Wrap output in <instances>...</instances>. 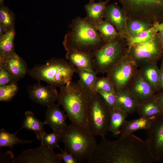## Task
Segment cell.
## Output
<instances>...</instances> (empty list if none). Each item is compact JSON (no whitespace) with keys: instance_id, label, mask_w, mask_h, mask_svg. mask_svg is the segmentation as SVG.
I'll list each match as a JSON object with an SVG mask.
<instances>
[{"instance_id":"32","label":"cell","mask_w":163,"mask_h":163,"mask_svg":"<svg viewBox=\"0 0 163 163\" xmlns=\"http://www.w3.org/2000/svg\"><path fill=\"white\" fill-rule=\"evenodd\" d=\"M126 24L128 31L131 37L136 36L153 26L140 21L132 19H127Z\"/></svg>"},{"instance_id":"23","label":"cell","mask_w":163,"mask_h":163,"mask_svg":"<svg viewBox=\"0 0 163 163\" xmlns=\"http://www.w3.org/2000/svg\"><path fill=\"white\" fill-rule=\"evenodd\" d=\"M153 118L140 116L139 118L129 121L126 120L120 128V135L133 133L140 129L147 130L150 127Z\"/></svg>"},{"instance_id":"19","label":"cell","mask_w":163,"mask_h":163,"mask_svg":"<svg viewBox=\"0 0 163 163\" xmlns=\"http://www.w3.org/2000/svg\"><path fill=\"white\" fill-rule=\"evenodd\" d=\"M157 62L151 61L145 63L140 66L138 69L142 77L156 93L158 92V82L161 72Z\"/></svg>"},{"instance_id":"14","label":"cell","mask_w":163,"mask_h":163,"mask_svg":"<svg viewBox=\"0 0 163 163\" xmlns=\"http://www.w3.org/2000/svg\"><path fill=\"white\" fill-rule=\"evenodd\" d=\"M104 18L115 28L120 35L126 40L131 37L127 27V18L124 12L116 3L107 5Z\"/></svg>"},{"instance_id":"8","label":"cell","mask_w":163,"mask_h":163,"mask_svg":"<svg viewBox=\"0 0 163 163\" xmlns=\"http://www.w3.org/2000/svg\"><path fill=\"white\" fill-rule=\"evenodd\" d=\"M111 109L95 90L90 94L87 112L88 128L94 136L103 138L109 131Z\"/></svg>"},{"instance_id":"10","label":"cell","mask_w":163,"mask_h":163,"mask_svg":"<svg viewBox=\"0 0 163 163\" xmlns=\"http://www.w3.org/2000/svg\"><path fill=\"white\" fill-rule=\"evenodd\" d=\"M163 49L156 34L146 41L128 47L127 53L138 67L150 62L157 61L163 55Z\"/></svg>"},{"instance_id":"22","label":"cell","mask_w":163,"mask_h":163,"mask_svg":"<svg viewBox=\"0 0 163 163\" xmlns=\"http://www.w3.org/2000/svg\"><path fill=\"white\" fill-rule=\"evenodd\" d=\"M16 34L14 27L0 36V61L16 53L14 44Z\"/></svg>"},{"instance_id":"42","label":"cell","mask_w":163,"mask_h":163,"mask_svg":"<svg viewBox=\"0 0 163 163\" xmlns=\"http://www.w3.org/2000/svg\"><path fill=\"white\" fill-rule=\"evenodd\" d=\"M157 36L159 42L163 48V30L157 32Z\"/></svg>"},{"instance_id":"44","label":"cell","mask_w":163,"mask_h":163,"mask_svg":"<svg viewBox=\"0 0 163 163\" xmlns=\"http://www.w3.org/2000/svg\"><path fill=\"white\" fill-rule=\"evenodd\" d=\"M160 69L161 72H163V58L162 59Z\"/></svg>"},{"instance_id":"35","label":"cell","mask_w":163,"mask_h":163,"mask_svg":"<svg viewBox=\"0 0 163 163\" xmlns=\"http://www.w3.org/2000/svg\"><path fill=\"white\" fill-rule=\"evenodd\" d=\"M94 89L95 91L115 92L112 83L107 77H97L95 84Z\"/></svg>"},{"instance_id":"15","label":"cell","mask_w":163,"mask_h":163,"mask_svg":"<svg viewBox=\"0 0 163 163\" xmlns=\"http://www.w3.org/2000/svg\"><path fill=\"white\" fill-rule=\"evenodd\" d=\"M139 104L154 98L157 93L143 78L138 70L127 88Z\"/></svg>"},{"instance_id":"27","label":"cell","mask_w":163,"mask_h":163,"mask_svg":"<svg viewBox=\"0 0 163 163\" xmlns=\"http://www.w3.org/2000/svg\"><path fill=\"white\" fill-rule=\"evenodd\" d=\"M25 117L22 127V128L33 131L37 135L44 131V126L46 125L44 121L38 119L33 113L31 111H27L24 113Z\"/></svg>"},{"instance_id":"26","label":"cell","mask_w":163,"mask_h":163,"mask_svg":"<svg viewBox=\"0 0 163 163\" xmlns=\"http://www.w3.org/2000/svg\"><path fill=\"white\" fill-rule=\"evenodd\" d=\"M19 130L14 133H11L2 129L0 131V149L7 147L12 150L14 146L17 144L30 143L32 142L31 140H25L18 138L17 134Z\"/></svg>"},{"instance_id":"11","label":"cell","mask_w":163,"mask_h":163,"mask_svg":"<svg viewBox=\"0 0 163 163\" xmlns=\"http://www.w3.org/2000/svg\"><path fill=\"white\" fill-rule=\"evenodd\" d=\"M145 142L153 162L163 158V114L153 117Z\"/></svg>"},{"instance_id":"18","label":"cell","mask_w":163,"mask_h":163,"mask_svg":"<svg viewBox=\"0 0 163 163\" xmlns=\"http://www.w3.org/2000/svg\"><path fill=\"white\" fill-rule=\"evenodd\" d=\"M66 57L69 62L77 69L95 71L93 66V55L92 53L70 50L67 51Z\"/></svg>"},{"instance_id":"12","label":"cell","mask_w":163,"mask_h":163,"mask_svg":"<svg viewBox=\"0 0 163 163\" xmlns=\"http://www.w3.org/2000/svg\"><path fill=\"white\" fill-rule=\"evenodd\" d=\"M61 154L41 145L35 149L23 151L14 158L12 163H61Z\"/></svg>"},{"instance_id":"7","label":"cell","mask_w":163,"mask_h":163,"mask_svg":"<svg viewBox=\"0 0 163 163\" xmlns=\"http://www.w3.org/2000/svg\"><path fill=\"white\" fill-rule=\"evenodd\" d=\"M125 38L119 35L111 40L93 53V66L97 74L106 73L127 54Z\"/></svg>"},{"instance_id":"38","label":"cell","mask_w":163,"mask_h":163,"mask_svg":"<svg viewBox=\"0 0 163 163\" xmlns=\"http://www.w3.org/2000/svg\"><path fill=\"white\" fill-rule=\"evenodd\" d=\"M61 151L60 153L62 160L66 163H77L78 161L67 149L65 148L64 150L61 148L59 149Z\"/></svg>"},{"instance_id":"2","label":"cell","mask_w":163,"mask_h":163,"mask_svg":"<svg viewBox=\"0 0 163 163\" xmlns=\"http://www.w3.org/2000/svg\"><path fill=\"white\" fill-rule=\"evenodd\" d=\"M59 88L57 101L63 107L71 123L88 128V105L91 91L79 81H72Z\"/></svg>"},{"instance_id":"29","label":"cell","mask_w":163,"mask_h":163,"mask_svg":"<svg viewBox=\"0 0 163 163\" xmlns=\"http://www.w3.org/2000/svg\"><path fill=\"white\" fill-rule=\"evenodd\" d=\"M36 137L40 141L41 145L52 149L60 148L59 143L61 141V132L53 131L48 134L43 131L37 135Z\"/></svg>"},{"instance_id":"28","label":"cell","mask_w":163,"mask_h":163,"mask_svg":"<svg viewBox=\"0 0 163 163\" xmlns=\"http://www.w3.org/2000/svg\"><path fill=\"white\" fill-rule=\"evenodd\" d=\"M15 15L8 7L0 5V27L5 33L15 27Z\"/></svg>"},{"instance_id":"9","label":"cell","mask_w":163,"mask_h":163,"mask_svg":"<svg viewBox=\"0 0 163 163\" xmlns=\"http://www.w3.org/2000/svg\"><path fill=\"white\" fill-rule=\"evenodd\" d=\"M138 68L127 52L117 64L106 73V77L112 83L116 93L127 88Z\"/></svg>"},{"instance_id":"40","label":"cell","mask_w":163,"mask_h":163,"mask_svg":"<svg viewBox=\"0 0 163 163\" xmlns=\"http://www.w3.org/2000/svg\"><path fill=\"white\" fill-rule=\"evenodd\" d=\"M155 97L163 110V91L157 92L155 94Z\"/></svg>"},{"instance_id":"43","label":"cell","mask_w":163,"mask_h":163,"mask_svg":"<svg viewBox=\"0 0 163 163\" xmlns=\"http://www.w3.org/2000/svg\"><path fill=\"white\" fill-rule=\"evenodd\" d=\"M156 31L157 33L163 30V22L156 24L154 26Z\"/></svg>"},{"instance_id":"17","label":"cell","mask_w":163,"mask_h":163,"mask_svg":"<svg viewBox=\"0 0 163 163\" xmlns=\"http://www.w3.org/2000/svg\"><path fill=\"white\" fill-rule=\"evenodd\" d=\"M0 66L5 67L17 81L25 76L28 69L25 61L16 53L0 61Z\"/></svg>"},{"instance_id":"25","label":"cell","mask_w":163,"mask_h":163,"mask_svg":"<svg viewBox=\"0 0 163 163\" xmlns=\"http://www.w3.org/2000/svg\"><path fill=\"white\" fill-rule=\"evenodd\" d=\"M128 115L118 107L111 109L109 131L115 135L120 133L121 127Z\"/></svg>"},{"instance_id":"34","label":"cell","mask_w":163,"mask_h":163,"mask_svg":"<svg viewBox=\"0 0 163 163\" xmlns=\"http://www.w3.org/2000/svg\"><path fill=\"white\" fill-rule=\"evenodd\" d=\"M154 26L133 37L126 40L128 47L146 41L155 36L157 34Z\"/></svg>"},{"instance_id":"36","label":"cell","mask_w":163,"mask_h":163,"mask_svg":"<svg viewBox=\"0 0 163 163\" xmlns=\"http://www.w3.org/2000/svg\"><path fill=\"white\" fill-rule=\"evenodd\" d=\"M103 98L111 109L118 107L116 93L101 90L95 91Z\"/></svg>"},{"instance_id":"13","label":"cell","mask_w":163,"mask_h":163,"mask_svg":"<svg viewBox=\"0 0 163 163\" xmlns=\"http://www.w3.org/2000/svg\"><path fill=\"white\" fill-rule=\"evenodd\" d=\"M27 91L30 100L47 107L54 103L58 94L56 88L48 84L42 86L40 82L27 86Z\"/></svg>"},{"instance_id":"4","label":"cell","mask_w":163,"mask_h":163,"mask_svg":"<svg viewBox=\"0 0 163 163\" xmlns=\"http://www.w3.org/2000/svg\"><path fill=\"white\" fill-rule=\"evenodd\" d=\"M76 68L66 60L54 58L43 64L35 65L28 69L27 74L35 80L42 81L60 88L72 82Z\"/></svg>"},{"instance_id":"37","label":"cell","mask_w":163,"mask_h":163,"mask_svg":"<svg viewBox=\"0 0 163 163\" xmlns=\"http://www.w3.org/2000/svg\"><path fill=\"white\" fill-rule=\"evenodd\" d=\"M17 82L14 77L5 67L0 66V86Z\"/></svg>"},{"instance_id":"21","label":"cell","mask_w":163,"mask_h":163,"mask_svg":"<svg viewBox=\"0 0 163 163\" xmlns=\"http://www.w3.org/2000/svg\"><path fill=\"white\" fill-rule=\"evenodd\" d=\"M118 107L128 114L136 112L139 103L128 89L116 93Z\"/></svg>"},{"instance_id":"20","label":"cell","mask_w":163,"mask_h":163,"mask_svg":"<svg viewBox=\"0 0 163 163\" xmlns=\"http://www.w3.org/2000/svg\"><path fill=\"white\" fill-rule=\"evenodd\" d=\"M111 0H106L98 2H89L84 6L86 13V18L91 23L96 26L103 20L106 7Z\"/></svg>"},{"instance_id":"24","label":"cell","mask_w":163,"mask_h":163,"mask_svg":"<svg viewBox=\"0 0 163 163\" xmlns=\"http://www.w3.org/2000/svg\"><path fill=\"white\" fill-rule=\"evenodd\" d=\"M136 112L140 116L151 118L163 114V110L155 96L150 100L139 104Z\"/></svg>"},{"instance_id":"41","label":"cell","mask_w":163,"mask_h":163,"mask_svg":"<svg viewBox=\"0 0 163 163\" xmlns=\"http://www.w3.org/2000/svg\"><path fill=\"white\" fill-rule=\"evenodd\" d=\"M158 92L163 91V72H161L158 84Z\"/></svg>"},{"instance_id":"33","label":"cell","mask_w":163,"mask_h":163,"mask_svg":"<svg viewBox=\"0 0 163 163\" xmlns=\"http://www.w3.org/2000/svg\"><path fill=\"white\" fill-rule=\"evenodd\" d=\"M18 90L17 82L0 86V101H11L15 96Z\"/></svg>"},{"instance_id":"45","label":"cell","mask_w":163,"mask_h":163,"mask_svg":"<svg viewBox=\"0 0 163 163\" xmlns=\"http://www.w3.org/2000/svg\"><path fill=\"white\" fill-rule=\"evenodd\" d=\"M4 0H0V5H2L4 4Z\"/></svg>"},{"instance_id":"47","label":"cell","mask_w":163,"mask_h":163,"mask_svg":"<svg viewBox=\"0 0 163 163\" xmlns=\"http://www.w3.org/2000/svg\"></svg>"},{"instance_id":"39","label":"cell","mask_w":163,"mask_h":163,"mask_svg":"<svg viewBox=\"0 0 163 163\" xmlns=\"http://www.w3.org/2000/svg\"><path fill=\"white\" fill-rule=\"evenodd\" d=\"M0 154L4 155L5 158L1 163L5 162V159H6V162H10L11 160L12 161L14 158V155L11 151H8L5 153H3L1 151Z\"/></svg>"},{"instance_id":"16","label":"cell","mask_w":163,"mask_h":163,"mask_svg":"<svg viewBox=\"0 0 163 163\" xmlns=\"http://www.w3.org/2000/svg\"><path fill=\"white\" fill-rule=\"evenodd\" d=\"M60 104L55 103L47 108L45 114V124L48 125L53 131L61 132L67 126L66 119L68 117L64 110L59 107Z\"/></svg>"},{"instance_id":"1","label":"cell","mask_w":163,"mask_h":163,"mask_svg":"<svg viewBox=\"0 0 163 163\" xmlns=\"http://www.w3.org/2000/svg\"><path fill=\"white\" fill-rule=\"evenodd\" d=\"M88 163H152L145 141L133 133L120 135L110 141L105 136L87 159Z\"/></svg>"},{"instance_id":"6","label":"cell","mask_w":163,"mask_h":163,"mask_svg":"<svg viewBox=\"0 0 163 163\" xmlns=\"http://www.w3.org/2000/svg\"><path fill=\"white\" fill-rule=\"evenodd\" d=\"M127 19L138 20L154 26L163 22V0H117Z\"/></svg>"},{"instance_id":"5","label":"cell","mask_w":163,"mask_h":163,"mask_svg":"<svg viewBox=\"0 0 163 163\" xmlns=\"http://www.w3.org/2000/svg\"><path fill=\"white\" fill-rule=\"evenodd\" d=\"M94 136L88 128L72 123L61 132L65 148L79 161L87 159L96 147Z\"/></svg>"},{"instance_id":"31","label":"cell","mask_w":163,"mask_h":163,"mask_svg":"<svg viewBox=\"0 0 163 163\" xmlns=\"http://www.w3.org/2000/svg\"><path fill=\"white\" fill-rule=\"evenodd\" d=\"M75 72L79 76L81 84L91 91H94L95 84L97 78L95 72L81 70L76 68Z\"/></svg>"},{"instance_id":"46","label":"cell","mask_w":163,"mask_h":163,"mask_svg":"<svg viewBox=\"0 0 163 163\" xmlns=\"http://www.w3.org/2000/svg\"><path fill=\"white\" fill-rule=\"evenodd\" d=\"M95 0H89L90 2H94ZM99 0L100 1H101L102 0Z\"/></svg>"},{"instance_id":"3","label":"cell","mask_w":163,"mask_h":163,"mask_svg":"<svg viewBox=\"0 0 163 163\" xmlns=\"http://www.w3.org/2000/svg\"><path fill=\"white\" fill-rule=\"evenodd\" d=\"M69 27L70 30L65 35L63 42L66 51L93 53L106 43L95 26L85 17H78L73 19Z\"/></svg>"},{"instance_id":"30","label":"cell","mask_w":163,"mask_h":163,"mask_svg":"<svg viewBox=\"0 0 163 163\" xmlns=\"http://www.w3.org/2000/svg\"><path fill=\"white\" fill-rule=\"evenodd\" d=\"M95 27L106 43L120 35L115 27L106 20H103L98 23Z\"/></svg>"}]
</instances>
